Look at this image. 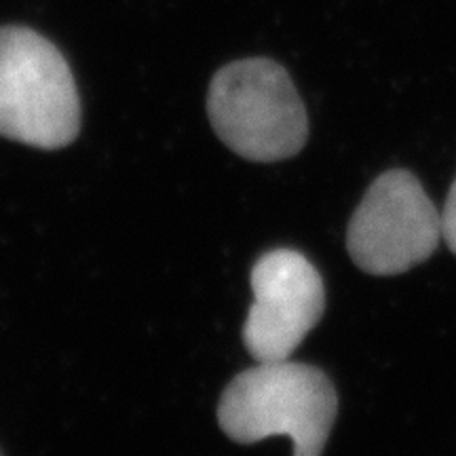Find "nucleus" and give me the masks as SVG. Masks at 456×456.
<instances>
[{
	"mask_svg": "<svg viewBox=\"0 0 456 456\" xmlns=\"http://www.w3.org/2000/svg\"><path fill=\"white\" fill-rule=\"evenodd\" d=\"M442 231H444V241L448 243V248L456 254V180L452 188H450L446 205L442 209Z\"/></svg>",
	"mask_w": 456,
	"mask_h": 456,
	"instance_id": "423d86ee",
	"label": "nucleus"
},
{
	"mask_svg": "<svg viewBox=\"0 0 456 456\" xmlns=\"http://www.w3.org/2000/svg\"><path fill=\"white\" fill-rule=\"evenodd\" d=\"M78 129L81 100L64 55L30 28H0V135L55 151Z\"/></svg>",
	"mask_w": 456,
	"mask_h": 456,
	"instance_id": "7ed1b4c3",
	"label": "nucleus"
},
{
	"mask_svg": "<svg viewBox=\"0 0 456 456\" xmlns=\"http://www.w3.org/2000/svg\"><path fill=\"white\" fill-rule=\"evenodd\" d=\"M254 302L243 326V345L256 362L289 359L326 309L323 279L294 249H273L256 262Z\"/></svg>",
	"mask_w": 456,
	"mask_h": 456,
	"instance_id": "39448f33",
	"label": "nucleus"
},
{
	"mask_svg": "<svg viewBox=\"0 0 456 456\" xmlns=\"http://www.w3.org/2000/svg\"><path fill=\"white\" fill-rule=\"evenodd\" d=\"M442 214L406 169L380 174L363 195L346 231V249L374 277L402 275L436 252Z\"/></svg>",
	"mask_w": 456,
	"mask_h": 456,
	"instance_id": "20e7f679",
	"label": "nucleus"
},
{
	"mask_svg": "<svg viewBox=\"0 0 456 456\" xmlns=\"http://www.w3.org/2000/svg\"><path fill=\"white\" fill-rule=\"evenodd\" d=\"M208 114L216 135L248 161L292 159L309 138L306 108L292 78L266 57L220 68L209 85Z\"/></svg>",
	"mask_w": 456,
	"mask_h": 456,
	"instance_id": "f03ea898",
	"label": "nucleus"
},
{
	"mask_svg": "<svg viewBox=\"0 0 456 456\" xmlns=\"http://www.w3.org/2000/svg\"><path fill=\"white\" fill-rule=\"evenodd\" d=\"M338 397L319 368L289 359L258 362L231 380L218 403L222 431L239 444L288 436L294 456H322Z\"/></svg>",
	"mask_w": 456,
	"mask_h": 456,
	"instance_id": "f257e3e1",
	"label": "nucleus"
}]
</instances>
